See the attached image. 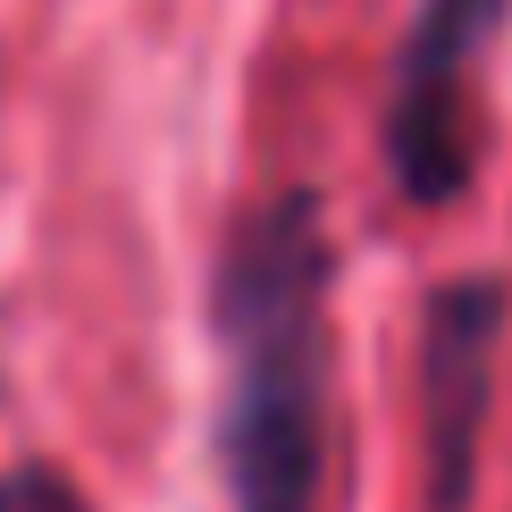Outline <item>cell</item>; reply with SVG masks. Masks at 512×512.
I'll list each match as a JSON object with an SVG mask.
<instances>
[{
	"label": "cell",
	"instance_id": "1",
	"mask_svg": "<svg viewBox=\"0 0 512 512\" xmlns=\"http://www.w3.org/2000/svg\"><path fill=\"white\" fill-rule=\"evenodd\" d=\"M336 236L319 185L244 202L210 261L219 336V479L227 512H328L336 437Z\"/></svg>",
	"mask_w": 512,
	"mask_h": 512
},
{
	"label": "cell",
	"instance_id": "2",
	"mask_svg": "<svg viewBox=\"0 0 512 512\" xmlns=\"http://www.w3.org/2000/svg\"><path fill=\"white\" fill-rule=\"evenodd\" d=\"M512 26V0H420L395 42V76L378 101V152L403 202L445 210L479 177V59Z\"/></svg>",
	"mask_w": 512,
	"mask_h": 512
},
{
	"label": "cell",
	"instance_id": "3",
	"mask_svg": "<svg viewBox=\"0 0 512 512\" xmlns=\"http://www.w3.org/2000/svg\"><path fill=\"white\" fill-rule=\"evenodd\" d=\"M504 328H512L504 269L437 277L420 294V471H429V512H471L479 496V445H487V412H496Z\"/></svg>",
	"mask_w": 512,
	"mask_h": 512
},
{
	"label": "cell",
	"instance_id": "4",
	"mask_svg": "<svg viewBox=\"0 0 512 512\" xmlns=\"http://www.w3.org/2000/svg\"><path fill=\"white\" fill-rule=\"evenodd\" d=\"M0 512H93V496L42 454H17L0 462Z\"/></svg>",
	"mask_w": 512,
	"mask_h": 512
}]
</instances>
